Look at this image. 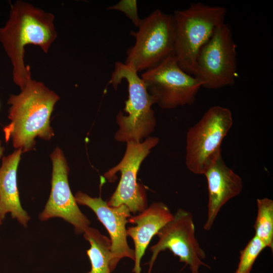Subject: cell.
Here are the masks:
<instances>
[{
	"mask_svg": "<svg viewBox=\"0 0 273 273\" xmlns=\"http://www.w3.org/2000/svg\"><path fill=\"white\" fill-rule=\"evenodd\" d=\"M141 77L155 104L164 109L194 103L202 87L198 78L179 66L174 55L145 71Z\"/></svg>",
	"mask_w": 273,
	"mask_h": 273,
	"instance_id": "7",
	"label": "cell"
},
{
	"mask_svg": "<svg viewBox=\"0 0 273 273\" xmlns=\"http://www.w3.org/2000/svg\"><path fill=\"white\" fill-rule=\"evenodd\" d=\"M107 9L123 13L135 26L139 27L141 19L138 15L136 1L121 0L115 5L108 7Z\"/></svg>",
	"mask_w": 273,
	"mask_h": 273,
	"instance_id": "19",
	"label": "cell"
},
{
	"mask_svg": "<svg viewBox=\"0 0 273 273\" xmlns=\"http://www.w3.org/2000/svg\"><path fill=\"white\" fill-rule=\"evenodd\" d=\"M2 220L3 219H2L1 217V215H0V225H1L2 223Z\"/></svg>",
	"mask_w": 273,
	"mask_h": 273,
	"instance_id": "21",
	"label": "cell"
},
{
	"mask_svg": "<svg viewBox=\"0 0 273 273\" xmlns=\"http://www.w3.org/2000/svg\"><path fill=\"white\" fill-rule=\"evenodd\" d=\"M203 174L208 190L207 216L203 227L209 231L221 208L240 194L243 184L241 177L226 165L221 153L212 161Z\"/></svg>",
	"mask_w": 273,
	"mask_h": 273,
	"instance_id": "13",
	"label": "cell"
},
{
	"mask_svg": "<svg viewBox=\"0 0 273 273\" xmlns=\"http://www.w3.org/2000/svg\"><path fill=\"white\" fill-rule=\"evenodd\" d=\"M54 18L50 13L17 1L11 5L8 19L0 27V42L12 63L13 81L20 89L31 79L24 61V48L32 44L47 53L57 36Z\"/></svg>",
	"mask_w": 273,
	"mask_h": 273,
	"instance_id": "1",
	"label": "cell"
},
{
	"mask_svg": "<svg viewBox=\"0 0 273 273\" xmlns=\"http://www.w3.org/2000/svg\"><path fill=\"white\" fill-rule=\"evenodd\" d=\"M257 214L254 225L255 236L273 250V201L268 198L257 199Z\"/></svg>",
	"mask_w": 273,
	"mask_h": 273,
	"instance_id": "17",
	"label": "cell"
},
{
	"mask_svg": "<svg viewBox=\"0 0 273 273\" xmlns=\"http://www.w3.org/2000/svg\"><path fill=\"white\" fill-rule=\"evenodd\" d=\"M158 142L159 139L156 137H149L142 142H126V151L122 160L104 174L106 179L113 181L116 173H121L118 186L107 202L109 206L124 205L133 214L139 213L148 207L146 191L137 182V174L142 162Z\"/></svg>",
	"mask_w": 273,
	"mask_h": 273,
	"instance_id": "9",
	"label": "cell"
},
{
	"mask_svg": "<svg viewBox=\"0 0 273 273\" xmlns=\"http://www.w3.org/2000/svg\"><path fill=\"white\" fill-rule=\"evenodd\" d=\"M237 72V45L230 27L218 26L197 57L194 76L209 89L234 84Z\"/></svg>",
	"mask_w": 273,
	"mask_h": 273,
	"instance_id": "8",
	"label": "cell"
},
{
	"mask_svg": "<svg viewBox=\"0 0 273 273\" xmlns=\"http://www.w3.org/2000/svg\"><path fill=\"white\" fill-rule=\"evenodd\" d=\"M266 247L265 244L254 236L240 251V260L235 273H250L256 258Z\"/></svg>",
	"mask_w": 273,
	"mask_h": 273,
	"instance_id": "18",
	"label": "cell"
},
{
	"mask_svg": "<svg viewBox=\"0 0 273 273\" xmlns=\"http://www.w3.org/2000/svg\"><path fill=\"white\" fill-rule=\"evenodd\" d=\"M59 97L42 82L32 79L18 95H11L8 118L10 123L4 128L6 142L12 140L22 152L32 150L36 137L50 140L54 132L50 117Z\"/></svg>",
	"mask_w": 273,
	"mask_h": 273,
	"instance_id": "2",
	"label": "cell"
},
{
	"mask_svg": "<svg viewBox=\"0 0 273 273\" xmlns=\"http://www.w3.org/2000/svg\"><path fill=\"white\" fill-rule=\"evenodd\" d=\"M4 151V147L2 146V143L0 141V158L3 156Z\"/></svg>",
	"mask_w": 273,
	"mask_h": 273,
	"instance_id": "20",
	"label": "cell"
},
{
	"mask_svg": "<svg viewBox=\"0 0 273 273\" xmlns=\"http://www.w3.org/2000/svg\"><path fill=\"white\" fill-rule=\"evenodd\" d=\"M83 237L90 244V248L86 250V254L91 268L86 273H111L110 239L97 229L89 226L83 233Z\"/></svg>",
	"mask_w": 273,
	"mask_h": 273,
	"instance_id": "16",
	"label": "cell"
},
{
	"mask_svg": "<svg viewBox=\"0 0 273 273\" xmlns=\"http://www.w3.org/2000/svg\"><path fill=\"white\" fill-rule=\"evenodd\" d=\"M123 80L127 83L128 98L124 109L126 115L120 111L117 115L119 128L115 139L120 142H141L154 130L156 120L151 107L155 103L134 68L116 62L109 83L116 89Z\"/></svg>",
	"mask_w": 273,
	"mask_h": 273,
	"instance_id": "4",
	"label": "cell"
},
{
	"mask_svg": "<svg viewBox=\"0 0 273 273\" xmlns=\"http://www.w3.org/2000/svg\"><path fill=\"white\" fill-rule=\"evenodd\" d=\"M22 151L15 150L3 157L0 167V215L4 219L8 213L24 226L30 217L22 207L17 184V171Z\"/></svg>",
	"mask_w": 273,
	"mask_h": 273,
	"instance_id": "15",
	"label": "cell"
},
{
	"mask_svg": "<svg viewBox=\"0 0 273 273\" xmlns=\"http://www.w3.org/2000/svg\"><path fill=\"white\" fill-rule=\"evenodd\" d=\"M157 243L150 248L152 256L147 263V273H151L154 262L161 251L166 249L179 258L180 262L189 265L192 273H199L200 265L210 267L202 261L206 254L195 237V228L192 214L178 209L173 218L157 233Z\"/></svg>",
	"mask_w": 273,
	"mask_h": 273,
	"instance_id": "10",
	"label": "cell"
},
{
	"mask_svg": "<svg viewBox=\"0 0 273 273\" xmlns=\"http://www.w3.org/2000/svg\"><path fill=\"white\" fill-rule=\"evenodd\" d=\"M226 14V8L222 6L202 3H193L186 9L174 12V56L185 71L194 75L201 49L216 28L224 23Z\"/></svg>",
	"mask_w": 273,
	"mask_h": 273,
	"instance_id": "3",
	"label": "cell"
},
{
	"mask_svg": "<svg viewBox=\"0 0 273 273\" xmlns=\"http://www.w3.org/2000/svg\"><path fill=\"white\" fill-rule=\"evenodd\" d=\"M233 123L230 109L214 106L189 129L186 136L185 162L190 171L203 174L212 161L221 153V143Z\"/></svg>",
	"mask_w": 273,
	"mask_h": 273,
	"instance_id": "6",
	"label": "cell"
},
{
	"mask_svg": "<svg viewBox=\"0 0 273 273\" xmlns=\"http://www.w3.org/2000/svg\"><path fill=\"white\" fill-rule=\"evenodd\" d=\"M53 170L51 191L49 199L39 218L47 220L60 217L72 224L76 234H83L90 222L80 211L68 183L69 168L60 148L54 149L50 156Z\"/></svg>",
	"mask_w": 273,
	"mask_h": 273,
	"instance_id": "11",
	"label": "cell"
},
{
	"mask_svg": "<svg viewBox=\"0 0 273 273\" xmlns=\"http://www.w3.org/2000/svg\"><path fill=\"white\" fill-rule=\"evenodd\" d=\"M136 32L131 31L135 43L127 51L124 63L139 72L158 65L174 55L175 24L172 14L156 10L141 20Z\"/></svg>",
	"mask_w": 273,
	"mask_h": 273,
	"instance_id": "5",
	"label": "cell"
},
{
	"mask_svg": "<svg viewBox=\"0 0 273 273\" xmlns=\"http://www.w3.org/2000/svg\"><path fill=\"white\" fill-rule=\"evenodd\" d=\"M74 197L77 204L86 206L94 212L109 234L111 271L115 270L123 258H129L134 261V249L130 248L127 241L126 225L131 216L129 209L124 205L111 207L101 197L93 198L81 191L77 192Z\"/></svg>",
	"mask_w": 273,
	"mask_h": 273,
	"instance_id": "12",
	"label": "cell"
},
{
	"mask_svg": "<svg viewBox=\"0 0 273 273\" xmlns=\"http://www.w3.org/2000/svg\"><path fill=\"white\" fill-rule=\"evenodd\" d=\"M173 216L166 205L156 202L136 215L129 218L128 222L135 224L126 229L127 236L131 238L134 245L133 272L141 273V260L151 239Z\"/></svg>",
	"mask_w": 273,
	"mask_h": 273,
	"instance_id": "14",
	"label": "cell"
}]
</instances>
